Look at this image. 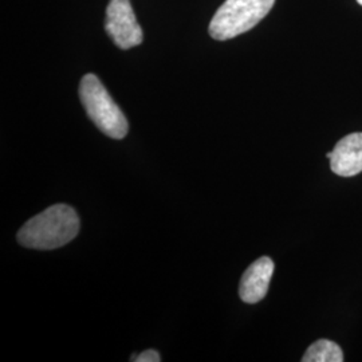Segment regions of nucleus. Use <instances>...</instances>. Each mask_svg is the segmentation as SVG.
I'll use <instances>...</instances> for the list:
<instances>
[{
  "label": "nucleus",
  "instance_id": "nucleus-1",
  "mask_svg": "<svg viewBox=\"0 0 362 362\" xmlns=\"http://www.w3.org/2000/svg\"><path fill=\"white\" fill-rule=\"evenodd\" d=\"M79 231L76 209L66 204H55L45 209L18 233V242L27 248L54 250L70 243Z\"/></svg>",
  "mask_w": 362,
  "mask_h": 362
},
{
  "label": "nucleus",
  "instance_id": "nucleus-2",
  "mask_svg": "<svg viewBox=\"0 0 362 362\" xmlns=\"http://www.w3.org/2000/svg\"><path fill=\"white\" fill-rule=\"evenodd\" d=\"M79 97L88 116L104 134L115 140H121L127 136V118L94 74H86L82 78Z\"/></svg>",
  "mask_w": 362,
  "mask_h": 362
},
{
  "label": "nucleus",
  "instance_id": "nucleus-3",
  "mask_svg": "<svg viewBox=\"0 0 362 362\" xmlns=\"http://www.w3.org/2000/svg\"><path fill=\"white\" fill-rule=\"evenodd\" d=\"M275 0H226L209 23V34L216 40L242 35L257 26L270 13Z\"/></svg>",
  "mask_w": 362,
  "mask_h": 362
},
{
  "label": "nucleus",
  "instance_id": "nucleus-4",
  "mask_svg": "<svg viewBox=\"0 0 362 362\" xmlns=\"http://www.w3.org/2000/svg\"><path fill=\"white\" fill-rule=\"evenodd\" d=\"M105 30L117 46L124 50L143 42V30L137 23L130 0H110L106 8Z\"/></svg>",
  "mask_w": 362,
  "mask_h": 362
},
{
  "label": "nucleus",
  "instance_id": "nucleus-5",
  "mask_svg": "<svg viewBox=\"0 0 362 362\" xmlns=\"http://www.w3.org/2000/svg\"><path fill=\"white\" fill-rule=\"evenodd\" d=\"M330 158L332 170L342 177H351L362 172V133H351L337 143Z\"/></svg>",
  "mask_w": 362,
  "mask_h": 362
},
{
  "label": "nucleus",
  "instance_id": "nucleus-6",
  "mask_svg": "<svg viewBox=\"0 0 362 362\" xmlns=\"http://www.w3.org/2000/svg\"><path fill=\"white\" fill-rule=\"evenodd\" d=\"M274 274V262L269 257L255 260L243 274L239 286L240 299L246 303H258L266 297Z\"/></svg>",
  "mask_w": 362,
  "mask_h": 362
},
{
  "label": "nucleus",
  "instance_id": "nucleus-7",
  "mask_svg": "<svg viewBox=\"0 0 362 362\" xmlns=\"http://www.w3.org/2000/svg\"><path fill=\"white\" fill-rule=\"evenodd\" d=\"M303 362H342L344 353L336 342L329 339H320L314 342L309 349L306 350L302 357Z\"/></svg>",
  "mask_w": 362,
  "mask_h": 362
},
{
  "label": "nucleus",
  "instance_id": "nucleus-8",
  "mask_svg": "<svg viewBox=\"0 0 362 362\" xmlns=\"http://www.w3.org/2000/svg\"><path fill=\"white\" fill-rule=\"evenodd\" d=\"M160 354L158 351H156L153 349L145 350L139 356H133L130 358V361L136 362H160Z\"/></svg>",
  "mask_w": 362,
  "mask_h": 362
},
{
  "label": "nucleus",
  "instance_id": "nucleus-9",
  "mask_svg": "<svg viewBox=\"0 0 362 362\" xmlns=\"http://www.w3.org/2000/svg\"><path fill=\"white\" fill-rule=\"evenodd\" d=\"M357 1H358V4H361L362 6V0H357Z\"/></svg>",
  "mask_w": 362,
  "mask_h": 362
}]
</instances>
